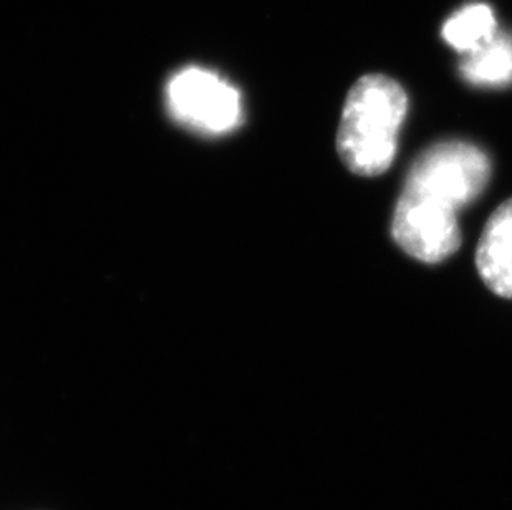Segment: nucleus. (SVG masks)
<instances>
[{
    "instance_id": "obj_1",
    "label": "nucleus",
    "mask_w": 512,
    "mask_h": 510,
    "mask_svg": "<svg viewBox=\"0 0 512 510\" xmlns=\"http://www.w3.org/2000/svg\"><path fill=\"white\" fill-rule=\"evenodd\" d=\"M491 171L488 153L469 141H440L421 151L393 212L395 244L423 264L450 259L463 241L459 212L481 198Z\"/></svg>"
},
{
    "instance_id": "obj_2",
    "label": "nucleus",
    "mask_w": 512,
    "mask_h": 510,
    "mask_svg": "<svg viewBox=\"0 0 512 510\" xmlns=\"http://www.w3.org/2000/svg\"><path fill=\"white\" fill-rule=\"evenodd\" d=\"M408 115V95L387 75H365L348 92L343 105L337 153L350 173L375 178L397 158L398 136Z\"/></svg>"
},
{
    "instance_id": "obj_3",
    "label": "nucleus",
    "mask_w": 512,
    "mask_h": 510,
    "mask_svg": "<svg viewBox=\"0 0 512 510\" xmlns=\"http://www.w3.org/2000/svg\"><path fill=\"white\" fill-rule=\"evenodd\" d=\"M166 100L176 120L203 133L223 135L241 121L239 90L204 68H184L174 73L166 88Z\"/></svg>"
},
{
    "instance_id": "obj_4",
    "label": "nucleus",
    "mask_w": 512,
    "mask_h": 510,
    "mask_svg": "<svg viewBox=\"0 0 512 510\" xmlns=\"http://www.w3.org/2000/svg\"><path fill=\"white\" fill-rule=\"evenodd\" d=\"M476 269L494 295L512 300V198L489 216L476 249Z\"/></svg>"
},
{
    "instance_id": "obj_5",
    "label": "nucleus",
    "mask_w": 512,
    "mask_h": 510,
    "mask_svg": "<svg viewBox=\"0 0 512 510\" xmlns=\"http://www.w3.org/2000/svg\"><path fill=\"white\" fill-rule=\"evenodd\" d=\"M459 70L464 80L474 87L512 85V35L498 30L488 42L463 55Z\"/></svg>"
},
{
    "instance_id": "obj_6",
    "label": "nucleus",
    "mask_w": 512,
    "mask_h": 510,
    "mask_svg": "<svg viewBox=\"0 0 512 510\" xmlns=\"http://www.w3.org/2000/svg\"><path fill=\"white\" fill-rule=\"evenodd\" d=\"M498 32V22L488 4L473 2L456 10L446 19L441 35L451 49L461 55L473 52Z\"/></svg>"
}]
</instances>
